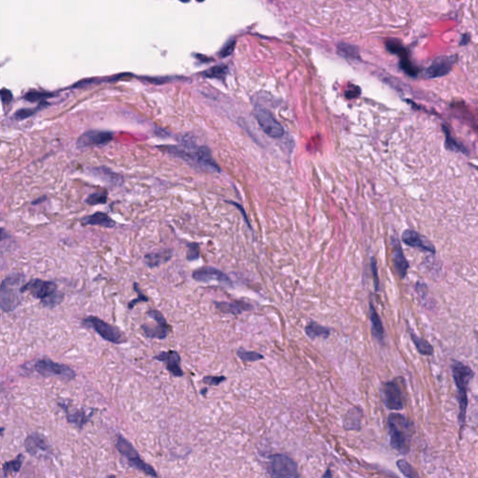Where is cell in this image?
I'll use <instances>...</instances> for the list:
<instances>
[{
	"label": "cell",
	"instance_id": "cell-22",
	"mask_svg": "<svg viewBox=\"0 0 478 478\" xmlns=\"http://www.w3.org/2000/svg\"><path fill=\"white\" fill-rule=\"evenodd\" d=\"M216 308L221 311L222 313L233 314L239 315L243 311H247L251 308V305L244 302H235V303H227V302H215Z\"/></svg>",
	"mask_w": 478,
	"mask_h": 478
},
{
	"label": "cell",
	"instance_id": "cell-1",
	"mask_svg": "<svg viewBox=\"0 0 478 478\" xmlns=\"http://www.w3.org/2000/svg\"><path fill=\"white\" fill-rule=\"evenodd\" d=\"M158 148L171 154L175 157L181 158L187 161L192 165L199 166L211 172H221V168L216 163L211 154V150L206 146H198L194 142L184 139L182 145L180 146H170V145H161Z\"/></svg>",
	"mask_w": 478,
	"mask_h": 478
},
{
	"label": "cell",
	"instance_id": "cell-44",
	"mask_svg": "<svg viewBox=\"0 0 478 478\" xmlns=\"http://www.w3.org/2000/svg\"><path fill=\"white\" fill-rule=\"evenodd\" d=\"M361 94V90L357 86H352L351 89H348L346 91V96L348 99L355 98Z\"/></svg>",
	"mask_w": 478,
	"mask_h": 478
},
{
	"label": "cell",
	"instance_id": "cell-49",
	"mask_svg": "<svg viewBox=\"0 0 478 478\" xmlns=\"http://www.w3.org/2000/svg\"><path fill=\"white\" fill-rule=\"evenodd\" d=\"M206 391H207V388L204 389V390H202V391H201V393H202L203 395H206Z\"/></svg>",
	"mask_w": 478,
	"mask_h": 478
},
{
	"label": "cell",
	"instance_id": "cell-30",
	"mask_svg": "<svg viewBox=\"0 0 478 478\" xmlns=\"http://www.w3.org/2000/svg\"><path fill=\"white\" fill-rule=\"evenodd\" d=\"M24 460H25L24 456L22 454H19L16 459L9 461V462H5L2 466V471H3L4 477L7 478L8 476H10V475L18 474L22 468Z\"/></svg>",
	"mask_w": 478,
	"mask_h": 478
},
{
	"label": "cell",
	"instance_id": "cell-24",
	"mask_svg": "<svg viewBox=\"0 0 478 478\" xmlns=\"http://www.w3.org/2000/svg\"><path fill=\"white\" fill-rule=\"evenodd\" d=\"M82 222L85 225H97V226H104L107 228H111L115 225L114 221L108 215L103 212H96L95 214L83 219Z\"/></svg>",
	"mask_w": 478,
	"mask_h": 478
},
{
	"label": "cell",
	"instance_id": "cell-39",
	"mask_svg": "<svg viewBox=\"0 0 478 478\" xmlns=\"http://www.w3.org/2000/svg\"><path fill=\"white\" fill-rule=\"evenodd\" d=\"M445 129V136H446V145H447V148L452 149V150H456V151H463L464 150V148H462V146L457 142L456 141H454L453 138L451 137L450 133H449V130H447L445 127H444Z\"/></svg>",
	"mask_w": 478,
	"mask_h": 478
},
{
	"label": "cell",
	"instance_id": "cell-25",
	"mask_svg": "<svg viewBox=\"0 0 478 478\" xmlns=\"http://www.w3.org/2000/svg\"><path fill=\"white\" fill-rule=\"evenodd\" d=\"M172 257V250L171 249H165L159 252L154 253H148L145 256V263L148 265V267L153 268L159 266L161 264H165L168 262Z\"/></svg>",
	"mask_w": 478,
	"mask_h": 478
},
{
	"label": "cell",
	"instance_id": "cell-16",
	"mask_svg": "<svg viewBox=\"0 0 478 478\" xmlns=\"http://www.w3.org/2000/svg\"><path fill=\"white\" fill-rule=\"evenodd\" d=\"M154 359L165 363L166 370L169 372L174 377L180 378L183 376V371L181 367V356L175 351V350H169V351H163L161 353L156 355Z\"/></svg>",
	"mask_w": 478,
	"mask_h": 478
},
{
	"label": "cell",
	"instance_id": "cell-18",
	"mask_svg": "<svg viewBox=\"0 0 478 478\" xmlns=\"http://www.w3.org/2000/svg\"><path fill=\"white\" fill-rule=\"evenodd\" d=\"M403 241L408 246L419 247L430 252H434V247L426 239H423L421 235L413 230H405L404 232Z\"/></svg>",
	"mask_w": 478,
	"mask_h": 478
},
{
	"label": "cell",
	"instance_id": "cell-5",
	"mask_svg": "<svg viewBox=\"0 0 478 478\" xmlns=\"http://www.w3.org/2000/svg\"><path fill=\"white\" fill-rule=\"evenodd\" d=\"M24 277L21 274H11L8 276L1 284L0 305L3 312H11L17 308L22 302L21 288Z\"/></svg>",
	"mask_w": 478,
	"mask_h": 478
},
{
	"label": "cell",
	"instance_id": "cell-14",
	"mask_svg": "<svg viewBox=\"0 0 478 478\" xmlns=\"http://www.w3.org/2000/svg\"><path fill=\"white\" fill-rule=\"evenodd\" d=\"M113 140L112 133L98 130H91L83 134L77 141L78 148H86L90 146L106 145Z\"/></svg>",
	"mask_w": 478,
	"mask_h": 478
},
{
	"label": "cell",
	"instance_id": "cell-48",
	"mask_svg": "<svg viewBox=\"0 0 478 478\" xmlns=\"http://www.w3.org/2000/svg\"><path fill=\"white\" fill-rule=\"evenodd\" d=\"M43 200H46V197H42V199H38V200L34 201L33 204L34 205H35V204H40V203H41L42 201H43Z\"/></svg>",
	"mask_w": 478,
	"mask_h": 478
},
{
	"label": "cell",
	"instance_id": "cell-38",
	"mask_svg": "<svg viewBox=\"0 0 478 478\" xmlns=\"http://www.w3.org/2000/svg\"><path fill=\"white\" fill-rule=\"evenodd\" d=\"M187 260L188 261H195L199 259L200 257V248L199 245L196 243H191L188 245V251H187Z\"/></svg>",
	"mask_w": 478,
	"mask_h": 478
},
{
	"label": "cell",
	"instance_id": "cell-19",
	"mask_svg": "<svg viewBox=\"0 0 478 478\" xmlns=\"http://www.w3.org/2000/svg\"><path fill=\"white\" fill-rule=\"evenodd\" d=\"M363 416V410L357 406L349 409L343 419L344 429L346 430H360L362 428L361 421Z\"/></svg>",
	"mask_w": 478,
	"mask_h": 478
},
{
	"label": "cell",
	"instance_id": "cell-27",
	"mask_svg": "<svg viewBox=\"0 0 478 478\" xmlns=\"http://www.w3.org/2000/svg\"><path fill=\"white\" fill-rule=\"evenodd\" d=\"M305 331L306 335L310 339L318 337L328 338L331 334L329 328L322 326L321 324L315 322H310V323L305 327Z\"/></svg>",
	"mask_w": 478,
	"mask_h": 478
},
{
	"label": "cell",
	"instance_id": "cell-10",
	"mask_svg": "<svg viewBox=\"0 0 478 478\" xmlns=\"http://www.w3.org/2000/svg\"><path fill=\"white\" fill-rule=\"evenodd\" d=\"M256 120L260 127L268 137L272 139H281L284 135V128L273 116L272 113L264 107H256L254 111Z\"/></svg>",
	"mask_w": 478,
	"mask_h": 478
},
{
	"label": "cell",
	"instance_id": "cell-28",
	"mask_svg": "<svg viewBox=\"0 0 478 478\" xmlns=\"http://www.w3.org/2000/svg\"><path fill=\"white\" fill-rule=\"evenodd\" d=\"M410 335H411L413 343L420 354L424 355V356H430L433 354V346H431L427 340L417 335L416 334L413 333L412 331H410Z\"/></svg>",
	"mask_w": 478,
	"mask_h": 478
},
{
	"label": "cell",
	"instance_id": "cell-45",
	"mask_svg": "<svg viewBox=\"0 0 478 478\" xmlns=\"http://www.w3.org/2000/svg\"><path fill=\"white\" fill-rule=\"evenodd\" d=\"M1 99H2L3 104H8L12 99L11 92L8 91L7 89H2L1 90Z\"/></svg>",
	"mask_w": 478,
	"mask_h": 478
},
{
	"label": "cell",
	"instance_id": "cell-17",
	"mask_svg": "<svg viewBox=\"0 0 478 478\" xmlns=\"http://www.w3.org/2000/svg\"><path fill=\"white\" fill-rule=\"evenodd\" d=\"M25 447L27 453L34 457L48 453L49 451V445L46 438L39 432H34L27 436L25 441Z\"/></svg>",
	"mask_w": 478,
	"mask_h": 478
},
{
	"label": "cell",
	"instance_id": "cell-23",
	"mask_svg": "<svg viewBox=\"0 0 478 478\" xmlns=\"http://www.w3.org/2000/svg\"><path fill=\"white\" fill-rule=\"evenodd\" d=\"M396 54L400 57V66L404 72L408 76L413 77V78L417 77L419 74V68L411 62L410 57H409V53L404 46L398 50V52Z\"/></svg>",
	"mask_w": 478,
	"mask_h": 478
},
{
	"label": "cell",
	"instance_id": "cell-20",
	"mask_svg": "<svg viewBox=\"0 0 478 478\" xmlns=\"http://www.w3.org/2000/svg\"><path fill=\"white\" fill-rule=\"evenodd\" d=\"M392 261H393V264H394V267H395L396 272L399 275L400 278L404 279V277L406 276L408 268H409V264L406 261V259L404 255V252L402 250V247L400 246L398 241H396L394 243L393 251H392Z\"/></svg>",
	"mask_w": 478,
	"mask_h": 478
},
{
	"label": "cell",
	"instance_id": "cell-26",
	"mask_svg": "<svg viewBox=\"0 0 478 478\" xmlns=\"http://www.w3.org/2000/svg\"><path fill=\"white\" fill-rule=\"evenodd\" d=\"M66 414V420L71 423L74 424L78 428L83 429V426L89 421L92 415H87L85 411L83 410H76L74 412L70 413L69 410L66 407H62Z\"/></svg>",
	"mask_w": 478,
	"mask_h": 478
},
{
	"label": "cell",
	"instance_id": "cell-12",
	"mask_svg": "<svg viewBox=\"0 0 478 478\" xmlns=\"http://www.w3.org/2000/svg\"><path fill=\"white\" fill-rule=\"evenodd\" d=\"M381 394L384 404L387 409L400 411L404 408V400L402 390L394 381H389L383 384Z\"/></svg>",
	"mask_w": 478,
	"mask_h": 478
},
{
	"label": "cell",
	"instance_id": "cell-32",
	"mask_svg": "<svg viewBox=\"0 0 478 478\" xmlns=\"http://www.w3.org/2000/svg\"><path fill=\"white\" fill-rule=\"evenodd\" d=\"M237 355L239 356V359L247 363H253L264 359V355L260 354L255 351H247L244 348H239L237 351Z\"/></svg>",
	"mask_w": 478,
	"mask_h": 478
},
{
	"label": "cell",
	"instance_id": "cell-7",
	"mask_svg": "<svg viewBox=\"0 0 478 478\" xmlns=\"http://www.w3.org/2000/svg\"><path fill=\"white\" fill-rule=\"evenodd\" d=\"M83 324L85 327L96 331L101 337L107 342L120 345L127 341L124 333L118 327L102 321L97 317L89 316L83 320Z\"/></svg>",
	"mask_w": 478,
	"mask_h": 478
},
{
	"label": "cell",
	"instance_id": "cell-46",
	"mask_svg": "<svg viewBox=\"0 0 478 478\" xmlns=\"http://www.w3.org/2000/svg\"><path fill=\"white\" fill-rule=\"evenodd\" d=\"M229 203H231V204H234V205L237 206V207H239V209L241 210V212H242V215H243V216H244V218H245V221L247 222V224H248V226H249V227L251 228V226H250V224H249V223H248V221H247V216H246V212H245V210H244V208H242V206H240V205H239L238 203H235V202H231V201H229Z\"/></svg>",
	"mask_w": 478,
	"mask_h": 478
},
{
	"label": "cell",
	"instance_id": "cell-15",
	"mask_svg": "<svg viewBox=\"0 0 478 478\" xmlns=\"http://www.w3.org/2000/svg\"><path fill=\"white\" fill-rule=\"evenodd\" d=\"M192 279L198 282L217 281L226 286H231L232 281L227 275L214 267H203L192 273Z\"/></svg>",
	"mask_w": 478,
	"mask_h": 478
},
{
	"label": "cell",
	"instance_id": "cell-31",
	"mask_svg": "<svg viewBox=\"0 0 478 478\" xmlns=\"http://www.w3.org/2000/svg\"><path fill=\"white\" fill-rule=\"evenodd\" d=\"M337 50L338 53L340 55H342L343 57L346 58V59H351V60L359 59L358 49L351 44L342 42L338 45Z\"/></svg>",
	"mask_w": 478,
	"mask_h": 478
},
{
	"label": "cell",
	"instance_id": "cell-47",
	"mask_svg": "<svg viewBox=\"0 0 478 478\" xmlns=\"http://www.w3.org/2000/svg\"><path fill=\"white\" fill-rule=\"evenodd\" d=\"M331 477H332V474H331L330 470L327 471V473L322 476V478H331Z\"/></svg>",
	"mask_w": 478,
	"mask_h": 478
},
{
	"label": "cell",
	"instance_id": "cell-36",
	"mask_svg": "<svg viewBox=\"0 0 478 478\" xmlns=\"http://www.w3.org/2000/svg\"><path fill=\"white\" fill-rule=\"evenodd\" d=\"M52 96V95L50 94H46V93H41V92H36L32 91L27 93L25 95V99L29 101V102H37V101H40L42 99L48 98V97H50Z\"/></svg>",
	"mask_w": 478,
	"mask_h": 478
},
{
	"label": "cell",
	"instance_id": "cell-34",
	"mask_svg": "<svg viewBox=\"0 0 478 478\" xmlns=\"http://www.w3.org/2000/svg\"><path fill=\"white\" fill-rule=\"evenodd\" d=\"M107 200V191H101V192H95L91 195H89L86 199V203L90 206H96L100 204H106Z\"/></svg>",
	"mask_w": 478,
	"mask_h": 478
},
{
	"label": "cell",
	"instance_id": "cell-41",
	"mask_svg": "<svg viewBox=\"0 0 478 478\" xmlns=\"http://www.w3.org/2000/svg\"><path fill=\"white\" fill-rule=\"evenodd\" d=\"M225 380H226V378L223 377V376H219V377H217V376H206L203 379V382L206 385H209V386H219Z\"/></svg>",
	"mask_w": 478,
	"mask_h": 478
},
{
	"label": "cell",
	"instance_id": "cell-35",
	"mask_svg": "<svg viewBox=\"0 0 478 478\" xmlns=\"http://www.w3.org/2000/svg\"><path fill=\"white\" fill-rule=\"evenodd\" d=\"M397 467L405 478H417L418 475L413 470L412 466L404 460H399L397 462Z\"/></svg>",
	"mask_w": 478,
	"mask_h": 478
},
{
	"label": "cell",
	"instance_id": "cell-33",
	"mask_svg": "<svg viewBox=\"0 0 478 478\" xmlns=\"http://www.w3.org/2000/svg\"><path fill=\"white\" fill-rule=\"evenodd\" d=\"M227 71L228 68L226 66H214L204 72V76L210 79H223L227 74Z\"/></svg>",
	"mask_w": 478,
	"mask_h": 478
},
{
	"label": "cell",
	"instance_id": "cell-21",
	"mask_svg": "<svg viewBox=\"0 0 478 478\" xmlns=\"http://www.w3.org/2000/svg\"><path fill=\"white\" fill-rule=\"evenodd\" d=\"M369 316L371 321V331L373 336L376 338L380 344H384V327L381 322L380 315L377 312L373 303H369Z\"/></svg>",
	"mask_w": 478,
	"mask_h": 478
},
{
	"label": "cell",
	"instance_id": "cell-9",
	"mask_svg": "<svg viewBox=\"0 0 478 478\" xmlns=\"http://www.w3.org/2000/svg\"><path fill=\"white\" fill-rule=\"evenodd\" d=\"M269 475L273 478H299L296 462L283 454H275L269 458L267 465Z\"/></svg>",
	"mask_w": 478,
	"mask_h": 478
},
{
	"label": "cell",
	"instance_id": "cell-11",
	"mask_svg": "<svg viewBox=\"0 0 478 478\" xmlns=\"http://www.w3.org/2000/svg\"><path fill=\"white\" fill-rule=\"evenodd\" d=\"M148 316L156 322L155 325L143 324L141 326L145 335L148 338L165 339L170 332V326L166 322L165 317L159 310L152 309L148 312Z\"/></svg>",
	"mask_w": 478,
	"mask_h": 478
},
{
	"label": "cell",
	"instance_id": "cell-42",
	"mask_svg": "<svg viewBox=\"0 0 478 478\" xmlns=\"http://www.w3.org/2000/svg\"><path fill=\"white\" fill-rule=\"evenodd\" d=\"M371 268L372 273H373V277H374V283H375V288H376V291H379L380 290V279H379V274H378V266H377V262L374 258H372L371 260Z\"/></svg>",
	"mask_w": 478,
	"mask_h": 478
},
{
	"label": "cell",
	"instance_id": "cell-40",
	"mask_svg": "<svg viewBox=\"0 0 478 478\" xmlns=\"http://www.w3.org/2000/svg\"><path fill=\"white\" fill-rule=\"evenodd\" d=\"M38 111V109H31V108H22V109H19L17 111L16 113L14 114V118L18 120V121H22V120H25L29 117L34 115L36 112Z\"/></svg>",
	"mask_w": 478,
	"mask_h": 478
},
{
	"label": "cell",
	"instance_id": "cell-37",
	"mask_svg": "<svg viewBox=\"0 0 478 478\" xmlns=\"http://www.w3.org/2000/svg\"><path fill=\"white\" fill-rule=\"evenodd\" d=\"M134 288L137 291V293L139 294V296H138L137 299H134L133 301L128 303V308L129 309H132L133 307L137 305L138 303H141V302H148V300H149L148 297L146 296L145 294H143V292L141 291V288H139L138 283H134Z\"/></svg>",
	"mask_w": 478,
	"mask_h": 478
},
{
	"label": "cell",
	"instance_id": "cell-13",
	"mask_svg": "<svg viewBox=\"0 0 478 478\" xmlns=\"http://www.w3.org/2000/svg\"><path fill=\"white\" fill-rule=\"evenodd\" d=\"M457 56H440L433 60L431 65L426 68L425 77L427 79H436L448 74L455 63Z\"/></svg>",
	"mask_w": 478,
	"mask_h": 478
},
{
	"label": "cell",
	"instance_id": "cell-3",
	"mask_svg": "<svg viewBox=\"0 0 478 478\" xmlns=\"http://www.w3.org/2000/svg\"><path fill=\"white\" fill-rule=\"evenodd\" d=\"M452 376L456 387L458 388V402L460 406L459 413V422L461 425V429L464 427L465 420H466V411L468 405V398H467V390L470 381L475 376V373L466 364L454 361L452 363Z\"/></svg>",
	"mask_w": 478,
	"mask_h": 478
},
{
	"label": "cell",
	"instance_id": "cell-2",
	"mask_svg": "<svg viewBox=\"0 0 478 478\" xmlns=\"http://www.w3.org/2000/svg\"><path fill=\"white\" fill-rule=\"evenodd\" d=\"M390 445L400 454L410 451L414 426L410 421L398 413H391L387 418Z\"/></svg>",
	"mask_w": 478,
	"mask_h": 478
},
{
	"label": "cell",
	"instance_id": "cell-29",
	"mask_svg": "<svg viewBox=\"0 0 478 478\" xmlns=\"http://www.w3.org/2000/svg\"><path fill=\"white\" fill-rule=\"evenodd\" d=\"M92 172L94 175H96L100 179H102L103 181L108 182L109 184H119V182L122 181L121 175H118V174L110 171L109 169H107V167H97V168L93 169Z\"/></svg>",
	"mask_w": 478,
	"mask_h": 478
},
{
	"label": "cell",
	"instance_id": "cell-8",
	"mask_svg": "<svg viewBox=\"0 0 478 478\" xmlns=\"http://www.w3.org/2000/svg\"><path fill=\"white\" fill-rule=\"evenodd\" d=\"M31 370L40 374L43 378L57 377L64 380H73L76 378L74 370L66 364L55 363L49 358L36 361L31 365Z\"/></svg>",
	"mask_w": 478,
	"mask_h": 478
},
{
	"label": "cell",
	"instance_id": "cell-4",
	"mask_svg": "<svg viewBox=\"0 0 478 478\" xmlns=\"http://www.w3.org/2000/svg\"><path fill=\"white\" fill-rule=\"evenodd\" d=\"M22 293L28 291L30 294L36 298L40 299L42 305L45 307L53 308L63 301V293L57 290V286L52 281H42L39 279H35L32 281L25 283L21 288Z\"/></svg>",
	"mask_w": 478,
	"mask_h": 478
},
{
	"label": "cell",
	"instance_id": "cell-6",
	"mask_svg": "<svg viewBox=\"0 0 478 478\" xmlns=\"http://www.w3.org/2000/svg\"><path fill=\"white\" fill-rule=\"evenodd\" d=\"M116 447L118 451L127 460V463L130 467L144 473L148 477L157 478L155 470L141 459L140 454L136 450V448L133 446L132 444L121 434H119L117 437Z\"/></svg>",
	"mask_w": 478,
	"mask_h": 478
},
{
	"label": "cell",
	"instance_id": "cell-43",
	"mask_svg": "<svg viewBox=\"0 0 478 478\" xmlns=\"http://www.w3.org/2000/svg\"><path fill=\"white\" fill-rule=\"evenodd\" d=\"M235 45H236V42L235 41H231V42H228L224 47H223V49L221 50L220 52V55L222 57H226L228 55L232 54V52L234 51L235 49Z\"/></svg>",
	"mask_w": 478,
	"mask_h": 478
}]
</instances>
